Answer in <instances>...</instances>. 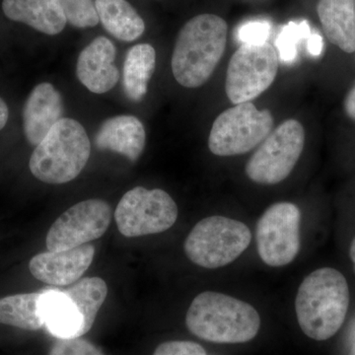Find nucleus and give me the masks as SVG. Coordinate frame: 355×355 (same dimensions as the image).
<instances>
[{
    "label": "nucleus",
    "instance_id": "1",
    "mask_svg": "<svg viewBox=\"0 0 355 355\" xmlns=\"http://www.w3.org/2000/svg\"><path fill=\"white\" fill-rule=\"evenodd\" d=\"M227 23L214 14H200L182 28L172 55V72L186 88H198L214 74L225 51Z\"/></svg>",
    "mask_w": 355,
    "mask_h": 355
},
{
    "label": "nucleus",
    "instance_id": "2",
    "mask_svg": "<svg viewBox=\"0 0 355 355\" xmlns=\"http://www.w3.org/2000/svg\"><path fill=\"white\" fill-rule=\"evenodd\" d=\"M349 306V284L343 273L319 268L299 286L295 300L299 326L312 340H329L342 328Z\"/></svg>",
    "mask_w": 355,
    "mask_h": 355
},
{
    "label": "nucleus",
    "instance_id": "3",
    "mask_svg": "<svg viewBox=\"0 0 355 355\" xmlns=\"http://www.w3.org/2000/svg\"><path fill=\"white\" fill-rule=\"evenodd\" d=\"M193 335L214 343H244L258 335L261 318L253 306L240 299L205 291L193 299L186 316Z\"/></svg>",
    "mask_w": 355,
    "mask_h": 355
},
{
    "label": "nucleus",
    "instance_id": "4",
    "mask_svg": "<svg viewBox=\"0 0 355 355\" xmlns=\"http://www.w3.org/2000/svg\"><path fill=\"white\" fill-rule=\"evenodd\" d=\"M90 153L85 128L76 120L64 118L33 151L30 171L43 183L67 184L83 172Z\"/></svg>",
    "mask_w": 355,
    "mask_h": 355
},
{
    "label": "nucleus",
    "instance_id": "5",
    "mask_svg": "<svg viewBox=\"0 0 355 355\" xmlns=\"http://www.w3.org/2000/svg\"><path fill=\"white\" fill-rule=\"evenodd\" d=\"M251 240V231L243 222L209 216L191 229L184 250L191 263L205 268H218L237 260Z\"/></svg>",
    "mask_w": 355,
    "mask_h": 355
},
{
    "label": "nucleus",
    "instance_id": "6",
    "mask_svg": "<svg viewBox=\"0 0 355 355\" xmlns=\"http://www.w3.org/2000/svg\"><path fill=\"white\" fill-rule=\"evenodd\" d=\"M275 120L268 110L259 111L252 102L235 105L222 112L212 125L209 150L217 156L249 153L272 132Z\"/></svg>",
    "mask_w": 355,
    "mask_h": 355
},
{
    "label": "nucleus",
    "instance_id": "7",
    "mask_svg": "<svg viewBox=\"0 0 355 355\" xmlns=\"http://www.w3.org/2000/svg\"><path fill=\"white\" fill-rule=\"evenodd\" d=\"M305 146V130L296 120H287L272 130L254 151L245 168L251 181L272 186L293 171Z\"/></svg>",
    "mask_w": 355,
    "mask_h": 355
},
{
    "label": "nucleus",
    "instance_id": "8",
    "mask_svg": "<svg viewBox=\"0 0 355 355\" xmlns=\"http://www.w3.org/2000/svg\"><path fill=\"white\" fill-rule=\"evenodd\" d=\"M179 210L169 193L160 189L137 187L121 198L114 220L125 237L158 234L176 223Z\"/></svg>",
    "mask_w": 355,
    "mask_h": 355
},
{
    "label": "nucleus",
    "instance_id": "9",
    "mask_svg": "<svg viewBox=\"0 0 355 355\" xmlns=\"http://www.w3.org/2000/svg\"><path fill=\"white\" fill-rule=\"evenodd\" d=\"M279 69L272 44H242L229 62L225 92L233 104L251 102L270 87Z\"/></svg>",
    "mask_w": 355,
    "mask_h": 355
},
{
    "label": "nucleus",
    "instance_id": "10",
    "mask_svg": "<svg viewBox=\"0 0 355 355\" xmlns=\"http://www.w3.org/2000/svg\"><path fill=\"white\" fill-rule=\"evenodd\" d=\"M301 211L292 202L270 205L257 225L259 256L266 265L279 268L291 263L300 251Z\"/></svg>",
    "mask_w": 355,
    "mask_h": 355
},
{
    "label": "nucleus",
    "instance_id": "11",
    "mask_svg": "<svg viewBox=\"0 0 355 355\" xmlns=\"http://www.w3.org/2000/svg\"><path fill=\"white\" fill-rule=\"evenodd\" d=\"M112 214L111 205L105 200L76 203L51 226L46 238L48 251H64L99 239L108 230Z\"/></svg>",
    "mask_w": 355,
    "mask_h": 355
},
{
    "label": "nucleus",
    "instance_id": "12",
    "mask_svg": "<svg viewBox=\"0 0 355 355\" xmlns=\"http://www.w3.org/2000/svg\"><path fill=\"white\" fill-rule=\"evenodd\" d=\"M95 247L84 244L58 252H44L33 257L29 270L35 279L53 286L76 284L94 260Z\"/></svg>",
    "mask_w": 355,
    "mask_h": 355
},
{
    "label": "nucleus",
    "instance_id": "13",
    "mask_svg": "<svg viewBox=\"0 0 355 355\" xmlns=\"http://www.w3.org/2000/svg\"><path fill=\"white\" fill-rule=\"evenodd\" d=\"M116 55V46L108 38L93 40L77 60V78L95 94L109 92L120 79V72L114 65Z\"/></svg>",
    "mask_w": 355,
    "mask_h": 355
},
{
    "label": "nucleus",
    "instance_id": "14",
    "mask_svg": "<svg viewBox=\"0 0 355 355\" xmlns=\"http://www.w3.org/2000/svg\"><path fill=\"white\" fill-rule=\"evenodd\" d=\"M64 114V100L53 84L35 86L23 108V130L26 139L37 146Z\"/></svg>",
    "mask_w": 355,
    "mask_h": 355
},
{
    "label": "nucleus",
    "instance_id": "15",
    "mask_svg": "<svg viewBox=\"0 0 355 355\" xmlns=\"http://www.w3.org/2000/svg\"><path fill=\"white\" fill-rule=\"evenodd\" d=\"M146 133L141 121L135 116L121 114L108 119L102 123L95 144L100 150L121 154L135 162L144 153Z\"/></svg>",
    "mask_w": 355,
    "mask_h": 355
},
{
    "label": "nucleus",
    "instance_id": "16",
    "mask_svg": "<svg viewBox=\"0 0 355 355\" xmlns=\"http://www.w3.org/2000/svg\"><path fill=\"white\" fill-rule=\"evenodd\" d=\"M2 10L8 19L50 36L62 32L67 23L58 0H3Z\"/></svg>",
    "mask_w": 355,
    "mask_h": 355
},
{
    "label": "nucleus",
    "instance_id": "17",
    "mask_svg": "<svg viewBox=\"0 0 355 355\" xmlns=\"http://www.w3.org/2000/svg\"><path fill=\"white\" fill-rule=\"evenodd\" d=\"M317 11L329 41L345 53H354L355 0H320Z\"/></svg>",
    "mask_w": 355,
    "mask_h": 355
},
{
    "label": "nucleus",
    "instance_id": "18",
    "mask_svg": "<svg viewBox=\"0 0 355 355\" xmlns=\"http://www.w3.org/2000/svg\"><path fill=\"white\" fill-rule=\"evenodd\" d=\"M41 312L44 326L58 338L80 336L83 318L76 306L60 289L44 292Z\"/></svg>",
    "mask_w": 355,
    "mask_h": 355
},
{
    "label": "nucleus",
    "instance_id": "19",
    "mask_svg": "<svg viewBox=\"0 0 355 355\" xmlns=\"http://www.w3.org/2000/svg\"><path fill=\"white\" fill-rule=\"evenodd\" d=\"M100 22L107 32L123 42H133L146 30L144 21L127 0H95Z\"/></svg>",
    "mask_w": 355,
    "mask_h": 355
},
{
    "label": "nucleus",
    "instance_id": "20",
    "mask_svg": "<svg viewBox=\"0 0 355 355\" xmlns=\"http://www.w3.org/2000/svg\"><path fill=\"white\" fill-rule=\"evenodd\" d=\"M155 67L156 51L151 44H135L128 50L123 77V90L128 99L139 102L146 97Z\"/></svg>",
    "mask_w": 355,
    "mask_h": 355
},
{
    "label": "nucleus",
    "instance_id": "21",
    "mask_svg": "<svg viewBox=\"0 0 355 355\" xmlns=\"http://www.w3.org/2000/svg\"><path fill=\"white\" fill-rule=\"evenodd\" d=\"M44 292L15 294L0 298V324L26 331H38L44 322L41 312Z\"/></svg>",
    "mask_w": 355,
    "mask_h": 355
},
{
    "label": "nucleus",
    "instance_id": "22",
    "mask_svg": "<svg viewBox=\"0 0 355 355\" xmlns=\"http://www.w3.org/2000/svg\"><path fill=\"white\" fill-rule=\"evenodd\" d=\"M60 291L71 300L83 318L80 336L85 335L92 329L98 312L108 295L106 282L101 277H85L79 279L69 288Z\"/></svg>",
    "mask_w": 355,
    "mask_h": 355
},
{
    "label": "nucleus",
    "instance_id": "23",
    "mask_svg": "<svg viewBox=\"0 0 355 355\" xmlns=\"http://www.w3.org/2000/svg\"><path fill=\"white\" fill-rule=\"evenodd\" d=\"M311 28L307 21L302 22H289L282 28L275 46L279 51V58L282 64H292L298 55V44L309 38Z\"/></svg>",
    "mask_w": 355,
    "mask_h": 355
},
{
    "label": "nucleus",
    "instance_id": "24",
    "mask_svg": "<svg viewBox=\"0 0 355 355\" xmlns=\"http://www.w3.org/2000/svg\"><path fill=\"white\" fill-rule=\"evenodd\" d=\"M67 23L76 28L95 27L100 22L93 0H58Z\"/></svg>",
    "mask_w": 355,
    "mask_h": 355
},
{
    "label": "nucleus",
    "instance_id": "25",
    "mask_svg": "<svg viewBox=\"0 0 355 355\" xmlns=\"http://www.w3.org/2000/svg\"><path fill=\"white\" fill-rule=\"evenodd\" d=\"M49 355H105L102 350L81 336L58 338Z\"/></svg>",
    "mask_w": 355,
    "mask_h": 355
},
{
    "label": "nucleus",
    "instance_id": "26",
    "mask_svg": "<svg viewBox=\"0 0 355 355\" xmlns=\"http://www.w3.org/2000/svg\"><path fill=\"white\" fill-rule=\"evenodd\" d=\"M272 25L266 20L244 23L237 30V39L242 44H261L268 42Z\"/></svg>",
    "mask_w": 355,
    "mask_h": 355
},
{
    "label": "nucleus",
    "instance_id": "27",
    "mask_svg": "<svg viewBox=\"0 0 355 355\" xmlns=\"http://www.w3.org/2000/svg\"><path fill=\"white\" fill-rule=\"evenodd\" d=\"M153 355H207V352L198 343L174 340L161 343Z\"/></svg>",
    "mask_w": 355,
    "mask_h": 355
},
{
    "label": "nucleus",
    "instance_id": "28",
    "mask_svg": "<svg viewBox=\"0 0 355 355\" xmlns=\"http://www.w3.org/2000/svg\"><path fill=\"white\" fill-rule=\"evenodd\" d=\"M307 41V51L312 57L318 58L322 55L324 50V41L321 35L318 33H311Z\"/></svg>",
    "mask_w": 355,
    "mask_h": 355
},
{
    "label": "nucleus",
    "instance_id": "29",
    "mask_svg": "<svg viewBox=\"0 0 355 355\" xmlns=\"http://www.w3.org/2000/svg\"><path fill=\"white\" fill-rule=\"evenodd\" d=\"M345 113L352 120L355 121V85L350 89L345 100Z\"/></svg>",
    "mask_w": 355,
    "mask_h": 355
},
{
    "label": "nucleus",
    "instance_id": "30",
    "mask_svg": "<svg viewBox=\"0 0 355 355\" xmlns=\"http://www.w3.org/2000/svg\"><path fill=\"white\" fill-rule=\"evenodd\" d=\"M9 118V109L6 102L0 97V130L6 128Z\"/></svg>",
    "mask_w": 355,
    "mask_h": 355
},
{
    "label": "nucleus",
    "instance_id": "31",
    "mask_svg": "<svg viewBox=\"0 0 355 355\" xmlns=\"http://www.w3.org/2000/svg\"><path fill=\"white\" fill-rule=\"evenodd\" d=\"M349 256L350 259H352V263H354L355 272V238L352 240V245H350Z\"/></svg>",
    "mask_w": 355,
    "mask_h": 355
}]
</instances>
